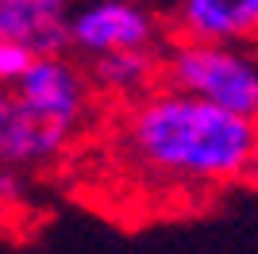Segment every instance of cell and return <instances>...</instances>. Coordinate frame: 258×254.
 <instances>
[{
  "label": "cell",
  "instance_id": "cell-2",
  "mask_svg": "<svg viewBox=\"0 0 258 254\" xmlns=\"http://www.w3.org/2000/svg\"><path fill=\"white\" fill-rule=\"evenodd\" d=\"M158 85L201 96L235 116H258V70L243 42L170 39L162 46Z\"/></svg>",
  "mask_w": 258,
  "mask_h": 254
},
{
  "label": "cell",
  "instance_id": "cell-4",
  "mask_svg": "<svg viewBox=\"0 0 258 254\" xmlns=\"http://www.w3.org/2000/svg\"><path fill=\"white\" fill-rule=\"evenodd\" d=\"M89 77L77 70L74 58L66 54H35L31 66L16 77V85L8 89V96L35 119L62 127L74 135L81 116L89 108Z\"/></svg>",
  "mask_w": 258,
  "mask_h": 254
},
{
  "label": "cell",
  "instance_id": "cell-1",
  "mask_svg": "<svg viewBox=\"0 0 258 254\" xmlns=\"http://www.w3.org/2000/svg\"><path fill=\"white\" fill-rule=\"evenodd\" d=\"M116 147L143 181L173 193H216L250 181L258 135L250 116L154 85L123 100Z\"/></svg>",
  "mask_w": 258,
  "mask_h": 254
},
{
  "label": "cell",
  "instance_id": "cell-9",
  "mask_svg": "<svg viewBox=\"0 0 258 254\" xmlns=\"http://www.w3.org/2000/svg\"><path fill=\"white\" fill-rule=\"evenodd\" d=\"M135 4H147V8H154V12H170L173 8V0H135Z\"/></svg>",
  "mask_w": 258,
  "mask_h": 254
},
{
  "label": "cell",
  "instance_id": "cell-8",
  "mask_svg": "<svg viewBox=\"0 0 258 254\" xmlns=\"http://www.w3.org/2000/svg\"><path fill=\"white\" fill-rule=\"evenodd\" d=\"M31 58H35L31 46H23V42L4 39V35H0V89H12L16 77L31 66Z\"/></svg>",
  "mask_w": 258,
  "mask_h": 254
},
{
  "label": "cell",
  "instance_id": "cell-5",
  "mask_svg": "<svg viewBox=\"0 0 258 254\" xmlns=\"http://www.w3.org/2000/svg\"><path fill=\"white\" fill-rule=\"evenodd\" d=\"M258 31V0H173L170 39L250 42Z\"/></svg>",
  "mask_w": 258,
  "mask_h": 254
},
{
  "label": "cell",
  "instance_id": "cell-3",
  "mask_svg": "<svg viewBox=\"0 0 258 254\" xmlns=\"http://www.w3.org/2000/svg\"><path fill=\"white\" fill-rule=\"evenodd\" d=\"M162 46V12L135 0H89L66 16V54L85 58L112 50H147Z\"/></svg>",
  "mask_w": 258,
  "mask_h": 254
},
{
  "label": "cell",
  "instance_id": "cell-6",
  "mask_svg": "<svg viewBox=\"0 0 258 254\" xmlns=\"http://www.w3.org/2000/svg\"><path fill=\"white\" fill-rule=\"evenodd\" d=\"M77 0H0V35L35 54H66V16Z\"/></svg>",
  "mask_w": 258,
  "mask_h": 254
},
{
  "label": "cell",
  "instance_id": "cell-10",
  "mask_svg": "<svg viewBox=\"0 0 258 254\" xmlns=\"http://www.w3.org/2000/svg\"><path fill=\"white\" fill-rule=\"evenodd\" d=\"M4 108H8V89H0V119H4Z\"/></svg>",
  "mask_w": 258,
  "mask_h": 254
},
{
  "label": "cell",
  "instance_id": "cell-7",
  "mask_svg": "<svg viewBox=\"0 0 258 254\" xmlns=\"http://www.w3.org/2000/svg\"><path fill=\"white\" fill-rule=\"evenodd\" d=\"M158 62L162 46H147V50H112L89 58V89H100L119 100H135L147 89L158 85Z\"/></svg>",
  "mask_w": 258,
  "mask_h": 254
}]
</instances>
